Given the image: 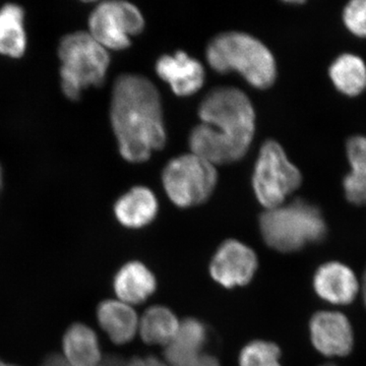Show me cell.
Instances as JSON below:
<instances>
[{"mask_svg": "<svg viewBox=\"0 0 366 366\" xmlns=\"http://www.w3.org/2000/svg\"><path fill=\"white\" fill-rule=\"evenodd\" d=\"M201 124L189 134L192 153L214 165L234 163L249 151L255 131V113L239 89L220 86L209 92L199 108Z\"/></svg>", "mask_w": 366, "mask_h": 366, "instance_id": "1", "label": "cell"}, {"mask_svg": "<svg viewBox=\"0 0 366 366\" xmlns=\"http://www.w3.org/2000/svg\"><path fill=\"white\" fill-rule=\"evenodd\" d=\"M110 119L120 155L129 162H144L165 147L160 95L143 76H118L112 89Z\"/></svg>", "mask_w": 366, "mask_h": 366, "instance_id": "2", "label": "cell"}, {"mask_svg": "<svg viewBox=\"0 0 366 366\" xmlns=\"http://www.w3.org/2000/svg\"><path fill=\"white\" fill-rule=\"evenodd\" d=\"M360 289L361 293H362L363 301H365V305L366 307V269L365 274H363L362 283H361Z\"/></svg>", "mask_w": 366, "mask_h": 366, "instance_id": "25", "label": "cell"}, {"mask_svg": "<svg viewBox=\"0 0 366 366\" xmlns=\"http://www.w3.org/2000/svg\"><path fill=\"white\" fill-rule=\"evenodd\" d=\"M0 366H16L13 365H9V363L4 362V361L0 360Z\"/></svg>", "mask_w": 366, "mask_h": 366, "instance_id": "27", "label": "cell"}, {"mask_svg": "<svg viewBox=\"0 0 366 366\" xmlns=\"http://www.w3.org/2000/svg\"><path fill=\"white\" fill-rule=\"evenodd\" d=\"M347 199L356 206L366 204V174L351 170L343 182Z\"/></svg>", "mask_w": 366, "mask_h": 366, "instance_id": "23", "label": "cell"}, {"mask_svg": "<svg viewBox=\"0 0 366 366\" xmlns=\"http://www.w3.org/2000/svg\"><path fill=\"white\" fill-rule=\"evenodd\" d=\"M322 366H336V365H322Z\"/></svg>", "mask_w": 366, "mask_h": 366, "instance_id": "28", "label": "cell"}, {"mask_svg": "<svg viewBox=\"0 0 366 366\" xmlns=\"http://www.w3.org/2000/svg\"><path fill=\"white\" fill-rule=\"evenodd\" d=\"M217 182L216 166L194 153L172 159L162 173L166 194L179 208H190L208 201Z\"/></svg>", "mask_w": 366, "mask_h": 366, "instance_id": "6", "label": "cell"}, {"mask_svg": "<svg viewBox=\"0 0 366 366\" xmlns=\"http://www.w3.org/2000/svg\"><path fill=\"white\" fill-rule=\"evenodd\" d=\"M351 170L366 174V137H354L346 147Z\"/></svg>", "mask_w": 366, "mask_h": 366, "instance_id": "24", "label": "cell"}, {"mask_svg": "<svg viewBox=\"0 0 366 366\" xmlns=\"http://www.w3.org/2000/svg\"><path fill=\"white\" fill-rule=\"evenodd\" d=\"M2 183H4V171H2L1 164H0V189H1Z\"/></svg>", "mask_w": 366, "mask_h": 366, "instance_id": "26", "label": "cell"}, {"mask_svg": "<svg viewBox=\"0 0 366 366\" xmlns=\"http://www.w3.org/2000/svg\"><path fill=\"white\" fill-rule=\"evenodd\" d=\"M60 86L67 99L76 101L83 92L104 83L110 66L109 51L89 32L67 34L59 41Z\"/></svg>", "mask_w": 366, "mask_h": 366, "instance_id": "4", "label": "cell"}, {"mask_svg": "<svg viewBox=\"0 0 366 366\" xmlns=\"http://www.w3.org/2000/svg\"><path fill=\"white\" fill-rule=\"evenodd\" d=\"M301 182L300 169L289 160L280 144L269 139L262 144L252 177L255 197L262 207L271 209L282 206Z\"/></svg>", "mask_w": 366, "mask_h": 366, "instance_id": "7", "label": "cell"}, {"mask_svg": "<svg viewBox=\"0 0 366 366\" xmlns=\"http://www.w3.org/2000/svg\"><path fill=\"white\" fill-rule=\"evenodd\" d=\"M89 34L106 50H124L132 38L143 32V14L127 1H104L99 4L89 16Z\"/></svg>", "mask_w": 366, "mask_h": 366, "instance_id": "8", "label": "cell"}, {"mask_svg": "<svg viewBox=\"0 0 366 366\" xmlns=\"http://www.w3.org/2000/svg\"><path fill=\"white\" fill-rule=\"evenodd\" d=\"M179 325L177 315L169 308L153 307L142 317L139 333L144 343L169 345L177 336Z\"/></svg>", "mask_w": 366, "mask_h": 366, "instance_id": "20", "label": "cell"}, {"mask_svg": "<svg viewBox=\"0 0 366 366\" xmlns=\"http://www.w3.org/2000/svg\"><path fill=\"white\" fill-rule=\"evenodd\" d=\"M115 293L127 305H139L156 291L157 282L150 269L139 262H129L117 272Z\"/></svg>", "mask_w": 366, "mask_h": 366, "instance_id": "15", "label": "cell"}, {"mask_svg": "<svg viewBox=\"0 0 366 366\" xmlns=\"http://www.w3.org/2000/svg\"><path fill=\"white\" fill-rule=\"evenodd\" d=\"M206 327L196 319H187L179 325L175 338L165 351L171 366H219L218 360L203 352L207 342Z\"/></svg>", "mask_w": 366, "mask_h": 366, "instance_id": "11", "label": "cell"}, {"mask_svg": "<svg viewBox=\"0 0 366 366\" xmlns=\"http://www.w3.org/2000/svg\"><path fill=\"white\" fill-rule=\"evenodd\" d=\"M28 44L25 11L16 4L0 7V54L11 59H21Z\"/></svg>", "mask_w": 366, "mask_h": 366, "instance_id": "17", "label": "cell"}, {"mask_svg": "<svg viewBox=\"0 0 366 366\" xmlns=\"http://www.w3.org/2000/svg\"><path fill=\"white\" fill-rule=\"evenodd\" d=\"M330 78L337 90L354 97L366 89V66L357 55L343 54L330 67Z\"/></svg>", "mask_w": 366, "mask_h": 366, "instance_id": "19", "label": "cell"}, {"mask_svg": "<svg viewBox=\"0 0 366 366\" xmlns=\"http://www.w3.org/2000/svg\"><path fill=\"white\" fill-rule=\"evenodd\" d=\"M281 351L276 344L266 341H254L242 349L240 366H282Z\"/></svg>", "mask_w": 366, "mask_h": 366, "instance_id": "21", "label": "cell"}, {"mask_svg": "<svg viewBox=\"0 0 366 366\" xmlns=\"http://www.w3.org/2000/svg\"><path fill=\"white\" fill-rule=\"evenodd\" d=\"M62 347L71 366H96L100 361L97 335L86 325H72L64 335Z\"/></svg>", "mask_w": 366, "mask_h": 366, "instance_id": "18", "label": "cell"}, {"mask_svg": "<svg viewBox=\"0 0 366 366\" xmlns=\"http://www.w3.org/2000/svg\"><path fill=\"white\" fill-rule=\"evenodd\" d=\"M259 228L264 242L281 252H297L327 234L320 209L302 199L267 209L259 218Z\"/></svg>", "mask_w": 366, "mask_h": 366, "instance_id": "5", "label": "cell"}, {"mask_svg": "<svg viewBox=\"0 0 366 366\" xmlns=\"http://www.w3.org/2000/svg\"><path fill=\"white\" fill-rule=\"evenodd\" d=\"M310 339L315 348L327 357L346 356L352 351L350 322L339 312H319L310 320Z\"/></svg>", "mask_w": 366, "mask_h": 366, "instance_id": "10", "label": "cell"}, {"mask_svg": "<svg viewBox=\"0 0 366 366\" xmlns=\"http://www.w3.org/2000/svg\"><path fill=\"white\" fill-rule=\"evenodd\" d=\"M158 213V201L151 189L136 187L118 199L114 214L127 228H143L153 222Z\"/></svg>", "mask_w": 366, "mask_h": 366, "instance_id": "14", "label": "cell"}, {"mask_svg": "<svg viewBox=\"0 0 366 366\" xmlns=\"http://www.w3.org/2000/svg\"><path fill=\"white\" fill-rule=\"evenodd\" d=\"M315 293L335 305H347L355 300L360 290V282L352 269L339 262L320 266L314 277Z\"/></svg>", "mask_w": 366, "mask_h": 366, "instance_id": "13", "label": "cell"}, {"mask_svg": "<svg viewBox=\"0 0 366 366\" xmlns=\"http://www.w3.org/2000/svg\"><path fill=\"white\" fill-rule=\"evenodd\" d=\"M343 20L351 33L366 38V0L349 2L344 9Z\"/></svg>", "mask_w": 366, "mask_h": 366, "instance_id": "22", "label": "cell"}, {"mask_svg": "<svg viewBox=\"0 0 366 366\" xmlns=\"http://www.w3.org/2000/svg\"><path fill=\"white\" fill-rule=\"evenodd\" d=\"M257 257L254 250L237 240L222 243L209 264V273L225 288L244 286L254 278Z\"/></svg>", "mask_w": 366, "mask_h": 366, "instance_id": "9", "label": "cell"}, {"mask_svg": "<svg viewBox=\"0 0 366 366\" xmlns=\"http://www.w3.org/2000/svg\"><path fill=\"white\" fill-rule=\"evenodd\" d=\"M207 60L219 74L235 71L250 86L264 90L276 81V61L261 41L249 34H220L207 47Z\"/></svg>", "mask_w": 366, "mask_h": 366, "instance_id": "3", "label": "cell"}, {"mask_svg": "<svg viewBox=\"0 0 366 366\" xmlns=\"http://www.w3.org/2000/svg\"><path fill=\"white\" fill-rule=\"evenodd\" d=\"M97 317L99 324L113 343H127L137 333L139 322L136 312L122 301H103L99 305Z\"/></svg>", "mask_w": 366, "mask_h": 366, "instance_id": "16", "label": "cell"}, {"mask_svg": "<svg viewBox=\"0 0 366 366\" xmlns=\"http://www.w3.org/2000/svg\"><path fill=\"white\" fill-rule=\"evenodd\" d=\"M159 78L179 97L194 95L204 83V69L199 60L184 51L162 55L156 62Z\"/></svg>", "mask_w": 366, "mask_h": 366, "instance_id": "12", "label": "cell"}]
</instances>
